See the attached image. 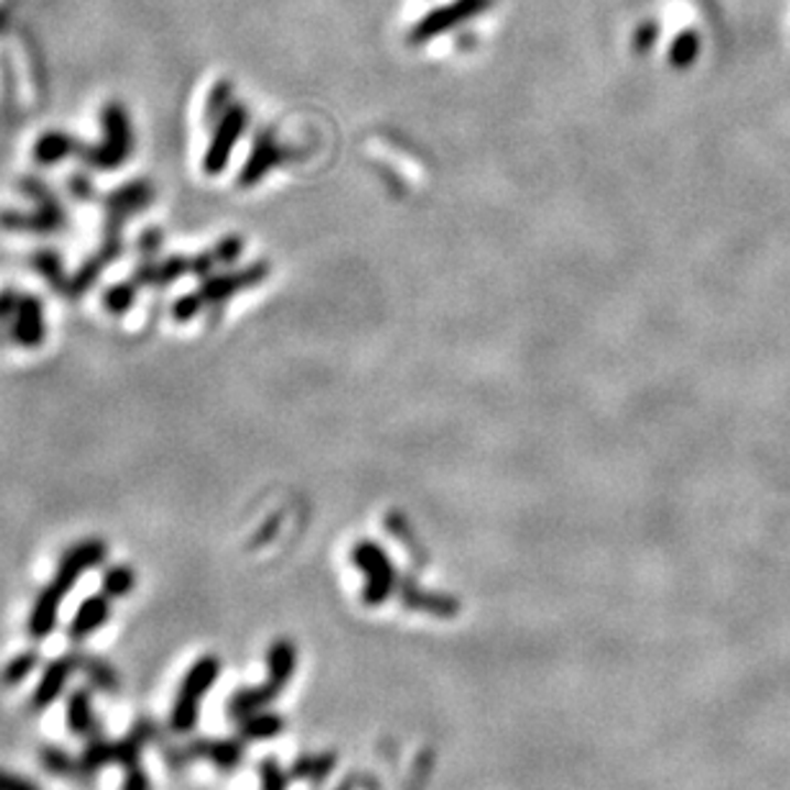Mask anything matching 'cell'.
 <instances>
[{"label":"cell","mask_w":790,"mask_h":790,"mask_svg":"<svg viewBox=\"0 0 790 790\" xmlns=\"http://www.w3.org/2000/svg\"><path fill=\"white\" fill-rule=\"evenodd\" d=\"M490 6H493V0H452V3H447V6L434 8V11H429L424 19H421L416 26L411 29L409 42L424 44V42H429V39L447 34V31L463 26L465 21H470V19H475V15L485 13Z\"/></svg>","instance_id":"3957f363"},{"label":"cell","mask_w":790,"mask_h":790,"mask_svg":"<svg viewBox=\"0 0 790 790\" xmlns=\"http://www.w3.org/2000/svg\"><path fill=\"white\" fill-rule=\"evenodd\" d=\"M239 724V737L245 742H264L283 734L285 722L280 714H270V711H257V714H249L241 718Z\"/></svg>","instance_id":"4fadbf2b"},{"label":"cell","mask_w":790,"mask_h":790,"mask_svg":"<svg viewBox=\"0 0 790 790\" xmlns=\"http://www.w3.org/2000/svg\"><path fill=\"white\" fill-rule=\"evenodd\" d=\"M39 760H42V768L46 772H52V776H59V778H83V765H80V757H69L65 749L54 747V745H46L42 747V753H39Z\"/></svg>","instance_id":"5bb4252c"},{"label":"cell","mask_w":790,"mask_h":790,"mask_svg":"<svg viewBox=\"0 0 790 790\" xmlns=\"http://www.w3.org/2000/svg\"><path fill=\"white\" fill-rule=\"evenodd\" d=\"M401 600L413 612H429L434 616H455L459 608V600L452 596H442V593H429L421 591L419 585H413L411 581H405L401 585Z\"/></svg>","instance_id":"7c38bea8"},{"label":"cell","mask_w":790,"mask_h":790,"mask_svg":"<svg viewBox=\"0 0 790 790\" xmlns=\"http://www.w3.org/2000/svg\"><path fill=\"white\" fill-rule=\"evenodd\" d=\"M191 753L208 760L218 770L231 772L245 760V739H198L191 747Z\"/></svg>","instance_id":"ba28073f"},{"label":"cell","mask_w":790,"mask_h":790,"mask_svg":"<svg viewBox=\"0 0 790 790\" xmlns=\"http://www.w3.org/2000/svg\"><path fill=\"white\" fill-rule=\"evenodd\" d=\"M123 790H152L150 776H147L142 765H134V768L123 770Z\"/></svg>","instance_id":"cb8c5ba5"},{"label":"cell","mask_w":790,"mask_h":790,"mask_svg":"<svg viewBox=\"0 0 790 790\" xmlns=\"http://www.w3.org/2000/svg\"><path fill=\"white\" fill-rule=\"evenodd\" d=\"M278 695L280 693L268 683V680L255 688H239V691H234L229 695V701H226V716L234 718V722H241L245 716L257 714V711L270 706Z\"/></svg>","instance_id":"30bf717a"},{"label":"cell","mask_w":790,"mask_h":790,"mask_svg":"<svg viewBox=\"0 0 790 790\" xmlns=\"http://www.w3.org/2000/svg\"><path fill=\"white\" fill-rule=\"evenodd\" d=\"M336 790H355V786H351V783H349V780H347V783H342V786H339V788H336Z\"/></svg>","instance_id":"484cf974"},{"label":"cell","mask_w":790,"mask_h":790,"mask_svg":"<svg viewBox=\"0 0 790 790\" xmlns=\"http://www.w3.org/2000/svg\"><path fill=\"white\" fill-rule=\"evenodd\" d=\"M116 762V742L100 739V737H90L88 745H85L83 755H80V765L85 776H93V772L104 770L106 765Z\"/></svg>","instance_id":"9a60e30c"},{"label":"cell","mask_w":790,"mask_h":790,"mask_svg":"<svg viewBox=\"0 0 790 790\" xmlns=\"http://www.w3.org/2000/svg\"><path fill=\"white\" fill-rule=\"evenodd\" d=\"M262 790H288V772L280 768L275 757H264L260 762Z\"/></svg>","instance_id":"7402d4cb"},{"label":"cell","mask_w":790,"mask_h":790,"mask_svg":"<svg viewBox=\"0 0 790 790\" xmlns=\"http://www.w3.org/2000/svg\"><path fill=\"white\" fill-rule=\"evenodd\" d=\"M106 558V544L98 542V539H88V542H80L77 546H73L65 558H62L57 575H54V585L62 593H69L80 581V575L85 570L98 567L100 562Z\"/></svg>","instance_id":"277c9868"},{"label":"cell","mask_w":790,"mask_h":790,"mask_svg":"<svg viewBox=\"0 0 790 790\" xmlns=\"http://www.w3.org/2000/svg\"><path fill=\"white\" fill-rule=\"evenodd\" d=\"M351 562L359 570H365L367 583H365V604L367 606H382L386 600L393 596L398 577L393 562L388 560V554L382 546L372 542H362L351 550Z\"/></svg>","instance_id":"7a4b0ae2"},{"label":"cell","mask_w":790,"mask_h":790,"mask_svg":"<svg viewBox=\"0 0 790 790\" xmlns=\"http://www.w3.org/2000/svg\"><path fill=\"white\" fill-rule=\"evenodd\" d=\"M62 598H65V593H62L54 583L46 585V588L39 593V598L34 600V608H31L29 624H26L29 634L36 641L46 639L54 629H57Z\"/></svg>","instance_id":"52a82bcc"},{"label":"cell","mask_w":790,"mask_h":790,"mask_svg":"<svg viewBox=\"0 0 790 790\" xmlns=\"http://www.w3.org/2000/svg\"><path fill=\"white\" fill-rule=\"evenodd\" d=\"M295 668H299V647L285 637L272 641L268 649V683L283 693L295 675Z\"/></svg>","instance_id":"9c48e42d"},{"label":"cell","mask_w":790,"mask_h":790,"mask_svg":"<svg viewBox=\"0 0 790 790\" xmlns=\"http://www.w3.org/2000/svg\"><path fill=\"white\" fill-rule=\"evenodd\" d=\"M241 127H245V113H241L239 108H231L229 116H226V121H224L221 139H218V144L214 147V150H210V158H208V170L210 172L221 170V162L226 158V152H229V147H226V144H231L234 139L239 137Z\"/></svg>","instance_id":"2e32d148"},{"label":"cell","mask_w":790,"mask_h":790,"mask_svg":"<svg viewBox=\"0 0 790 790\" xmlns=\"http://www.w3.org/2000/svg\"><path fill=\"white\" fill-rule=\"evenodd\" d=\"M699 46H701L699 34L691 29L683 31V34L675 36V42L670 46V62L680 69L688 67L695 57H699Z\"/></svg>","instance_id":"44dd1931"},{"label":"cell","mask_w":790,"mask_h":790,"mask_svg":"<svg viewBox=\"0 0 790 790\" xmlns=\"http://www.w3.org/2000/svg\"><path fill=\"white\" fill-rule=\"evenodd\" d=\"M100 588H104L106 596H111V598L129 596V593L137 588V575H134V570L127 567V565H116V567H111V570H106L104 585H100Z\"/></svg>","instance_id":"d6986e66"},{"label":"cell","mask_w":790,"mask_h":790,"mask_svg":"<svg viewBox=\"0 0 790 790\" xmlns=\"http://www.w3.org/2000/svg\"><path fill=\"white\" fill-rule=\"evenodd\" d=\"M657 42V23L654 21H645L641 26L634 31V50L639 54L649 52Z\"/></svg>","instance_id":"603a6c76"},{"label":"cell","mask_w":790,"mask_h":790,"mask_svg":"<svg viewBox=\"0 0 790 790\" xmlns=\"http://www.w3.org/2000/svg\"><path fill=\"white\" fill-rule=\"evenodd\" d=\"M0 790H42V788H39L34 780L15 776V772L0 770Z\"/></svg>","instance_id":"d4e9b609"},{"label":"cell","mask_w":790,"mask_h":790,"mask_svg":"<svg viewBox=\"0 0 790 790\" xmlns=\"http://www.w3.org/2000/svg\"><path fill=\"white\" fill-rule=\"evenodd\" d=\"M221 675V660L216 654H203L187 668L183 683L177 688L175 703L170 711V726L175 734H191L198 726L201 703Z\"/></svg>","instance_id":"6da1fadb"},{"label":"cell","mask_w":790,"mask_h":790,"mask_svg":"<svg viewBox=\"0 0 790 790\" xmlns=\"http://www.w3.org/2000/svg\"><path fill=\"white\" fill-rule=\"evenodd\" d=\"M334 768H336V757L324 753L316 757H301V760H295V765L291 768V776L311 780V783H321V780L328 778V772H332Z\"/></svg>","instance_id":"ac0fdd59"},{"label":"cell","mask_w":790,"mask_h":790,"mask_svg":"<svg viewBox=\"0 0 790 790\" xmlns=\"http://www.w3.org/2000/svg\"><path fill=\"white\" fill-rule=\"evenodd\" d=\"M80 668L88 672L93 685L100 688V691H119V675H116V670L108 662L98 660V657H80Z\"/></svg>","instance_id":"ffe728a7"},{"label":"cell","mask_w":790,"mask_h":790,"mask_svg":"<svg viewBox=\"0 0 790 790\" xmlns=\"http://www.w3.org/2000/svg\"><path fill=\"white\" fill-rule=\"evenodd\" d=\"M65 716H67V729L77 734V737H96L98 718L88 688H77V691L69 693Z\"/></svg>","instance_id":"8fae6325"},{"label":"cell","mask_w":790,"mask_h":790,"mask_svg":"<svg viewBox=\"0 0 790 790\" xmlns=\"http://www.w3.org/2000/svg\"><path fill=\"white\" fill-rule=\"evenodd\" d=\"M108 619H111V596H106V593L100 591V593H96V596L85 598L83 604L77 606L73 621H69V627H67V634L75 641H83V639H88L90 634L104 629Z\"/></svg>","instance_id":"8992f818"},{"label":"cell","mask_w":790,"mask_h":790,"mask_svg":"<svg viewBox=\"0 0 790 790\" xmlns=\"http://www.w3.org/2000/svg\"><path fill=\"white\" fill-rule=\"evenodd\" d=\"M39 664V652L36 649H26V652L15 654L13 660L6 662V668L0 670V683L8 685V688H15L21 685L23 680H26L31 672L36 670Z\"/></svg>","instance_id":"e0dca14e"},{"label":"cell","mask_w":790,"mask_h":790,"mask_svg":"<svg viewBox=\"0 0 790 790\" xmlns=\"http://www.w3.org/2000/svg\"><path fill=\"white\" fill-rule=\"evenodd\" d=\"M77 668H80V657L77 654H62L46 664L42 680H39L34 693H31V711L39 714V711L50 708L52 703L59 699L62 691H65L69 675H73Z\"/></svg>","instance_id":"5b68a950"}]
</instances>
